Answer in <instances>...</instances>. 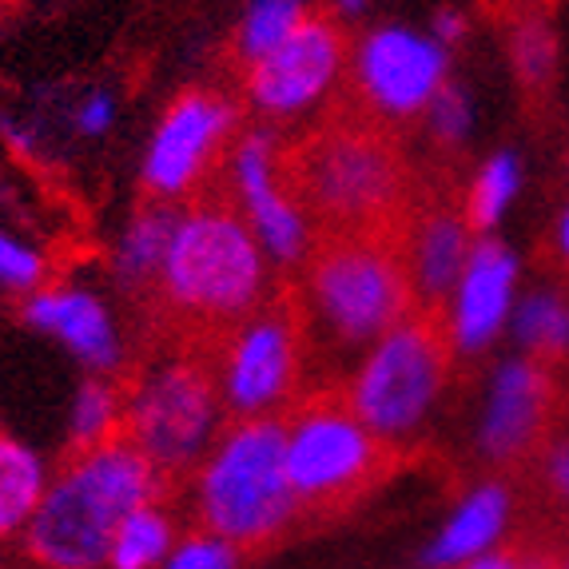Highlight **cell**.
<instances>
[{
	"instance_id": "6da1fadb",
	"label": "cell",
	"mask_w": 569,
	"mask_h": 569,
	"mask_svg": "<svg viewBox=\"0 0 569 569\" xmlns=\"http://www.w3.org/2000/svg\"><path fill=\"white\" fill-rule=\"evenodd\" d=\"M271 287L263 243L223 176L188 200L160 279L148 291L152 347H191L211 355L247 315L263 307Z\"/></svg>"
},
{
	"instance_id": "7a4b0ae2",
	"label": "cell",
	"mask_w": 569,
	"mask_h": 569,
	"mask_svg": "<svg viewBox=\"0 0 569 569\" xmlns=\"http://www.w3.org/2000/svg\"><path fill=\"white\" fill-rule=\"evenodd\" d=\"M279 176L299 211L315 219V236H399L407 216L430 191L418 183L399 132H387L339 104L311 132L279 148Z\"/></svg>"
},
{
	"instance_id": "3957f363",
	"label": "cell",
	"mask_w": 569,
	"mask_h": 569,
	"mask_svg": "<svg viewBox=\"0 0 569 569\" xmlns=\"http://www.w3.org/2000/svg\"><path fill=\"white\" fill-rule=\"evenodd\" d=\"M291 291L303 319L307 359H347L367 342L390 335L415 311L399 236L319 231L299 259Z\"/></svg>"
},
{
	"instance_id": "277c9868",
	"label": "cell",
	"mask_w": 569,
	"mask_h": 569,
	"mask_svg": "<svg viewBox=\"0 0 569 569\" xmlns=\"http://www.w3.org/2000/svg\"><path fill=\"white\" fill-rule=\"evenodd\" d=\"M168 478L123 435L92 450H68L24 530V553L37 569H108L123 518L168 502Z\"/></svg>"
},
{
	"instance_id": "5b68a950",
	"label": "cell",
	"mask_w": 569,
	"mask_h": 569,
	"mask_svg": "<svg viewBox=\"0 0 569 569\" xmlns=\"http://www.w3.org/2000/svg\"><path fill=\"white\" fill-rule=\"evenodd\" d=\"M191 506L200 530L231 541L239 553L279 546L295 526H303V510L287 478L283 418L228 422L191 478Z\"/></svg>"
},
{
	"instance_id": "8992f818",
	"label": "cell",
	"mask_w": 569,
	"mask_h": 569,
	"mask_svg": "<svg viewBox=\"0 0 569 569\" xmlns=\"http://www.w3.org/2000/svg\"><path fill=\"white\" fill-rule=\"evenodd\" d=\"M160 359L123 382V438L168 478V486L196 478L203 458L228 430V410L219 395L208 351L156 347Z\"/></svg>"
},
{
	"instance_id": "52a82bcc",
	"label": "cell",
	"mask_w": 569,
	"mask_h": 569,
	"mask_svg": "<svg viewBox=\"0 0 569 569\" xmlns=\"http://www.w3.org/2000/svg\"><path fill=\"white\" fill-rule=\"evenodd\" d=\"M283 427L287 478L303 522L351 510L399 462V450L362 427L339 387L307 390L283 415Z\"/></svg>"
},
{
	"instance_id": "ba28073f",
	"label": "cell",
	"mask_w": 569,
	"mask_h": 569,
	"mask_svg": "<svg viewBox=\"0 0 569 569\" xmlns=\"http://www.w3.org/2000/svg\"><path fill=\"white\" fill-rule=\"evenodd\" d=\"M455 327L447 311H410L390 335H382L362 367L342 382V399L359 422L399 450L418 435L447 387Z\"/></svg>"
},
{
	"instance_id": "9c48e42d",
	"label": "cell",
	"mask_w": 569,
	"mask_h": 569,
	"mask_svg": "<svg viewBox=\"0 0 569 569\" xmlns=\"http://www.w3.org/2000/svg\"><path fill=\"white\" fill-rule=\"evenodd\" d=\"M307 339L291 283H276L256 315L211 351L228 422L283 418L307 395Z\"/></svg>"
},
{
	"instance_id": "30bf717a",
	"label": "cell",
	"mask_w": 569,
	"mask_h": 569,
	"mask_svg": "<svg viewBox=\"0 0 569 569\" xmlns=\"http://www.w3.org/2000/svg\"><path fill=\"white\" fill-rule=\"evenodd\" d=\"M236 104L228 96L208 88H188L176 96V104L163 112L152 152L143 163V191L148 200H196L200 191L228 176L236 152Z\"/></svg>"
},
{
	"instance_id": "8fae6325",
	"label": "cell",
	"mask_w": 569,
	"mask_h": 569,
	"mask_svg": "<svg viewBox=\"0 0 569 569\" xmlns=\"http://www.w3.org/2000/svg\"><path fill=\"white\" fill-rule=\"evenodd\" d=\"M447 57L435 40L415 32L382 29L370 32L351 60V84L335 104L362 120L379 123L387 132H399V123L415 120L442 88Z\"/></svg>"
},
{
	"instance_id": "7c38bea8",
	"label": "cell",
	"mask_w": 569,
	"mask_h": 569,
	"mask_svg": "<svg viewBox=\"0 0 569 569\" xmlns=\"http://www.w3.org/2000/svg\"><path fill=\"white\" fill-rule=\"evenodd\" d=\"M347 64V32L331 12H307L295 32L263 60L239 72L247 108L267 123H283L323 100Z\"/></svg>"
},
{
	"instance_id": "4fadbf2b",
	"label": "cell",
	"mask_w": 569,
	"mask_h": 569,
	"mask_svg": "<svg viewBox=\"0 0 569 569\" xmlns=\"http://www.w3.org/2000/svg\"><path fill=\"white\" fill-rule=\"evenodd\" d=\"M279 148H283V140H276L271 132H251L236 140L228 180L239 211L247 216L263 251H271L279 263H299L311 247L315 231L279 176Z\"/></svg>"
},
{
	"instance_id": "5bb4252c",
	"label": "cell",
	"mask_w": 569,
	"mask_h": 569,
	"mask_svg": "<svg viewBox=\"0 0 569 569\" xmlns=\"http://www.w3.org/2000/svg\"><path fill=\"white\" fill-rule=\"evenodd\" d=\"M553 415H558V387H553L550 362H506L493 379L490 407H486L482 430H478L482 455L498 466L526 462L546 447Z\"/></svg>"
},
{
	"instance_id": "9a60e30c",
	"label": "cell",
	"mask_w": 569,
	"mask_h": 569,
	"mask_svg": "<svg viewBox=\"0 0 569 569\" xmlns=\"http://www.w3.org/2000/svg\"><path fill=\"white\" fill-rule=\"evenodd\" d=\"M399 251L415 291V311H447L455 283H462L470 263V228L442 203L435 188L402 223Z\"/></svg>"
},
{
	"instance_id": "2e32d148",
	"label": "cell",
	"mask_w": 569,
	"mask_h": 569,
	"mask_svg": "<svg viewBox=\"0 0 569 569\" xmlns=\"http://www.w3.org/2000/svg\"><path fill=\"white\" fill-rule=\"evenodd\" d=\"M510 283H513V259L502 243H478L470 251V263L458 283L455 315V347L458 351H478L498 335L510 307Z\"/></svg>"
},
{
	"instance_id": "e0dca14e",
	"label": "cell",
	"mask_w": 569,
	"mask_h": 569,
	"mask_svg": "<svg viewBox=\"0 0 569 569\" xmlns=\"http://www.w3.org/2000/svg\"><path fill=\"white\" fill-rule=\"evenodd\" d=\"M24 319L60 339L80 355L92 370L108 375L123 362L120 339L108 319V311L84 291H64V287H40L24 303Z\"/></svg>"
},
{
	"instance_id": "ac0fdd59",
	"label": "cell",
	"mask_w": 569,
	"mask_h": 569,
	"mask_svg": "<svg viewBox=\"0 0 569 569\" xmlns=\"http://www.w3.org/2000/svg\"><path fill=\"white\" fill-rule=\"evenodd\" d=\"M506 522H510V490L498 482L478 486L422 550V569H462L466 561L486 558L502 538Z\"/></svg>"
},
{
	"instance_id": "d6986e66",
	"label": "cell",
	"mask_w": 569,
	"mask_h": 569,
	"mask_svg": "<svg viewBox=\"0 0 569 569\" xmlns=\"http://www.w3.org/2000/svg\"><path fill=\"white\" fill-rule=\"evenodd\" d=\"M48 466L37 450L0 430V541L24 538L48 493Z\"/></svg>"
},
{
	"instance_id": "ffe728a7",
	"label": "cell",
	"mask_w": 569,
	"mask_h": 569,
	"mask_svg": "<svg viewBox=\"0 0 569 569\" xmlns=\"http://www.w3.org/2000/svg\"><path fill=\"white\" fill-rule=\"evenodd\" d=\"M180 219H183V211L171 200H148L136 211L128 239H123V251H120V279L132 287V291L148 295L156 287L163 256H168L171 236L180 228Z\"/></svg>"
},
{
	"instance_id": "44dd1931",
	"label": "cell",
	"mask_w": 569,
	"mask_h": 569,
	"mask_svg": "<svg viewBox=\"0 0 569 569\" xmlns=\"http://www.w3.org/2000/svg\"><path fill=\"white\" fill-rule=\"evenodd\" d=\"M176 541H180V530H176L168 502L140 506L116 530L112 550H108V569H163Z\"/></svg>"
},
{
	"instance_id": "7402d4cb",
	"label": "cell",
	"mask_w": 569,
	"mask_h": 569,
	"mask_svg": "<svg viewBox=\"0 0 569 569\" xmlns=\"http://www.w3.org/2000/svg\"><path fill=\"white\" fill-rule=\"evenodd\" d=\"M123 382L112 379H88L77 395V407H72V447L68 450H92L100 442H112L123 435Z\"/></svg>"
},
{
	"instance_id": "603a6c76",
	"label": "cell",
	"mask_w": 569,
	"mask_h": 569,
	"mask_svg": "<svg viewBox=\"0 0 569 569\" xmlns=\"http://www.w3.org/2000/svg\"><path fill=\"white\" fill-rule=\"evenodd\" d=\"M303 17H307L303 0H256L236 32V68L239 72H243L247 64L263 60L267 52H276Z\"/></svg>"
},
{
	"instance_id": "cb8c5ba5",
	"label": "cell",
	"mask_w": 569,
	"mask_h": 569,
	"mask_svg": "<svg viewBox=\"0 0 569 569\" xmlns=\"http://www.w3.org/2000/svg\"><path fill=\"white\" fill-rule=\"evenodd\" d=\"M518 339L541 362L569 355V303L561 295H530L518 315Z\"/></svg>"
},
{
	"instance_id": "d4e9b609",
	"label": "cell",
	"mask_w": 569,
	"mask_h": 569,
	"mask_svg": "<svg viewBox=\"0 0 569 569\" xmlns=\"http://www.w3.org/2000/svg\"><path fill=\"white\" fill-rule=\"evenodd\" d=\"M513 188H518V163L513 156H493L482 171H478L475 188L466 196V228L486 231L498 223V216L506 211V203L513 200Z\"/></svg>"
},
{
	"instance_id": "484cf974",
	"label": "cell",
	"mask_w": 569,
	"mask_h": 569,
	"mask_svg": "<svg viewBox=\"0 0 569 569\" xmlns=\"http://www.w3.org/2000/svg\"><path fill=\"white\" fill-rule=\"evenodd\" d=\"M513 64H518V77H522L526 88H546L553 77V60H558V52H553V37L550 29L541 24L538 17L522 20L518 29H513Z\"/></svg>"
},
{
	"instance_id": "4316f807",
	"label": "cell",
	"mask_w": 569,
	"mask_h": 569,
	"mask_svg": "<svg viewBox=\"0 0 569 569\" xmlns=\"http://www.w3.org/2000/svg\"><path fill=\"white\" fill-rule=\"evenodd\" d=\"M163 569H243V553L231 541L216 538L208 530L180 533L176 550L168 553Z\"/></svg>"
},
{
	"instance_id": "83f0119b",
	"label": "cell",
	"mask_w": 569,
	"mask_h": 569,
	"mask_svg": "<svg viewBox=\"0 0 569 569\" xmlns=\"http://www.w3.org/2000/svg\"><path fill=\"white\" fill-rule=\"evenodd\" d=\"M466 123H470V104L458 88H438V96L430 100V132L442 148H455L466 136Z\"/></svg>"
},
{
	"instance_id": "f1b7e54d",
	"label": "cell",
	"mask_w": 569,
	"mask_h": 569,
	"mask_svg": "<svg viewBox=\"0 0 569 569\" xmlns=\"http://www.w3.org/2000/svg\"><path fill=\"white\" fill-rule=\"evenodd\" d=\"M40 276H44V263L37 251L0 231V283L20 287V291H40Z\"/></svg>"
},
{
	"instance_id": "f546056e",
	"label": "cell",
	"mask_w": 569,
	"mask_h": 569,
	"mask_svg": "<svg viewBox=\"0 0 569 569\" xmlns=\"http://www.w3.org/2000/svg\"><path fill=\"white\" fill-rule=\"evenodd\" d=\"M558 558L550 550H541V546H530V541H518L510 550H490L486 558L466 561L462 569H553Z\"/></svg>"
},
{
	"instance_id": "4dcf8cb0",
	"label": "cell",
	"mask_w": 569,
	"mask_h": 569,
	"mask_svg": "<svg viewBox=\"0 0 569 569\" xmlns=\"http://www.w3.org/2000/svg\"><path fill=\"white\" fill-rule=\"evenodd\" d=\"M546 486H550L561 506H569V438H558L546 450Z\"/></svg>"
},
{
	"instance_id": "1f68e13d",
	"label": "cell",
	"mask_w": 569,
	"mask_h": 569,
	"mask_svg": "<svg viewBox=\"0 0 569 569\" xmlns=\"http://www.w3.org/2000/svg\"><path fill=\"white\" fill-rule=\"evenodd\" d=\"M108 120H112V100L108 96H92L84 104V112H80L84 132H100V128H108Z\"/></svg>"
},
{
	"instance_id": "d6a6232c",
	"label": "cell",
	"mask_w": 569,
	"mask_h": 569,
	"mask_svg": "<svg viewBox=\"0 0 569 569\" xmlns=\"http://www.w3.org/2000/svg\"><path fill=\"white\" fill-rule=\"evenodd\" d=\"M462 29H466V20L458 17V12H450V9H442L435 17V32H438V40H458L462 37Z\"/></svg>"
},
{
	"instance_id": "836d02e7",
	"label": "cell",
	"mask_w": 569,
	"mask_h": 569,
	"mask_svg": "<svg viewBox=\"0 0 569 569\" xmlns=\"http://www.w3.org/2000/svg\"><path fill=\"white\" fill-rule=\"evenodd\" d=\"M561 256H566V263H569V211H566V219H561Z\"/></svg>"
},
{
	"instance_id": "e575fe53",
	"label": "cell",
	"mask_w": 569,
	"mask_h": 569,
	"mask_svg": "<svg viewBox=\"0 0 569 569\" xmlns=\"http://www.w3.org/2000/svg\"><path fill=\"white\" fill-rule=\"evenodd\" d=\"M339 4H342V9H351V12H359V9H362V4H367V0H339Z\"/></svg>"
},
{
	"instance_id": "d590c367",
	"label": "cell",
	"mask_w": 569,
	"mask_h": 569,
	"mask_svg": "<svg viewBox=\"0 0 569 569\" xmlns=\"http://www.w3.org/2000/svg\"><path fill=\"white\" fill-rule=\"evenodd\" d=\"M553 569H569V558H558V566H553Z\"/></svg>"
}]
</instances>
